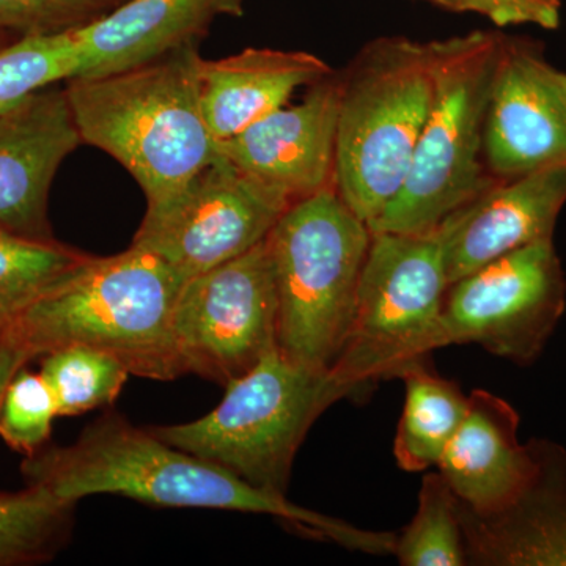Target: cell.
Wrapping results in <instances>:
<instances>
[{"instance_id":"cell-1","label":"cell","mask_w":566,"mask_h":566,"mask_svg":"<svg viewBox=\"0 0 566 566\" xmlns=\"http://www.w3.org/2000/svg\"><path fill=\"white\" fill-rule=\"evenodd\" d=\"M29 485L77 504L98 494L122 495L170 509L229 510L277 517L301 534L375 556L394 554L397 535L364 531L270 493L167 444L150 428H137L117 412L88 424L74 444L48 447L22 463Z\"/></svg>"},{"instance_id":"cell-2","label":"cell","mask_w":566,"mask_h":566,"mask_svg":"<svg viewBox=\"0 0 566 566\" xmlns=\"http://www.w3.org/2000/svg\"><path fill=\"white\" fill-rule=\"evenodd\" d=\"M185 283L161 256L139 245L87 255L0 331L32 359L87 346L117 357L132 375L170 381L182 375L174 315Z\"/></svg>"},{"instance_id":"cell-3","label":"cell","mask_w":566,"mask_h":566,"mask_svg":"<svg viewBox=\"0 0 566 566\" xmlns=\"http://www.w3.org/2000/svg\"><path fill=\"white\" fill-rule=\"evenodd\" d=\"M199 46L136 69L66 81L82 144L106 151L133 175L147 211L170 202L218 155L200 103Z\"/></svg>"},{"instance_id":"cell-4","label":"cell","mask_w":566,"mask_h":566,"mask_svg":"<svg viewBox=\"0 0 566 566\" xmlns=\"http://www.w3.org/2000/svg\"><path fill=\"white\" fill-rule=\"evenodd\" d=\"M505 36L475 31L428 41L433 99L403 188L371 233H430L497 185L483 159L488 103Z\"/></svg>"},{"instance_id":"cell-5","label":"cell","mask_w":566,"mask_h":566,"mask_svg":"<svg viewBox=\"0 0 566 566\" xmlns=\"http://www.w3.org/2000/svg\"><path fill=\"white\" fill-rule=\"evenodd\" d=\"M334 188L370 226L411 169L433 99L430 43L381 36L340 74Z\"/></svg>"},{"instance_id":"cell-6","label":"cell","mask_w":566,"mask_h":566,"mask_svg":"<svg viewBox=\"0 0 566 566\" xmlns=\"http://www.w3.org/2000/svg\"><path fill=\"white\" fill-rule=\"evenodd\" d=\"M370 227L334 186L290 205L268 234L277 293V352L331 371L352 329Z\"/></svg>"},{"instance_id":"cell-7","label":"cell","mask_w":566,"mask_h":566,"mask_svg":"<svg viewBox=\"0 0 566 566\" xmlns=\"http://www.w3.org/2000/svg\"><path fill=\"white\" fill-rule=\"evenodd\" d=\"M345 397L352 394L331 371L312 370L274 349L229 382L221 403L208 415L150 430L253 486L286 495L305 436Z\"/></svg>"},{"instance_id":"cell-8","label":"cell","mask_w":566,"mask_h":566,"mask_svg":"<svg viewBox=\"0 0 566 566\" xmlns=\"http://www.w3.org/2000/svg\"><path fill=\"white\" fill-rule=\"evenodd\" d=\"M447 279L438 232H379L365 260L352 329L331 374L349 390L400 378L446 348L442 307Z\"/></svg>"},{"instance_id":"cell-9","label":"cell","mask_w":566,"mask_h":566,"mask_svg":"<svg viewBox=\"0 0 566 566\" xmlns=\"http://www.w3.org/2000/svg\"><path fill=\"white\" fill-rule=\"evenodd\" d=\"M566 311V277L554 240L539 241L483 264L447 289L444 346L479 345L527 367Z\"/></svg>"},{"instance_id":"cell-10","label":"cell","mask_w":566,"mask_h":566,"mask_svg":"<svg viewBox=\"0 0 566 566\" xmlns=\"http://www.w3.org/2000/svg\"><path fill=\"white\" fill-rule=\"evenodd\" d=\"M174 342L182 375L223 387L277 349V293L266 240L182 285Z\"/></svg>"},{"instance_id":"cell-11","label":"cell","mask_w":566,"mask_h":566,"mask_svg":"<svg viewBox=\"0 0 566 566\" xmlns=\"http://www.w3.org/2000/svg\"><path fill=\"white\" fill-rule=\"evenodd\" d=\"M290 205L218 153L175 199L145 212L133 244L188 282L266 240Z\"/></svg>"},{"instance_id":"cell-12","label":"cell","mask_w":566,"mask_h":566,"mask_svg":"<svg viewBox=\"0 0 566 566\" xmlns=\"http://www.w3.org/2000/svg\"><path fill=\"white\" fill-rule=\"evenodd\" d=\"M340 87V74L311 85L303 102L271 112L243 133L216 142V150L292 205L331 188Z\"/></svg>"},{"instance_id":"cell-13","label":"cell","mask_w":566,"mask_h":566,"mask_svg":"<svg viewBox=\"0 0 566 566\" xmlns=\"http://www.w3.org/2000/svg\"><path fill=\"white\" fill-rule=\"evenodd\" d=\"M534 44L505 36L488 103L483 159L497 180L566 163V103Z\"/></svg>"},{"instance_id":"cell-14","label":"cell","mask_w":566,"mask_h":566,"mask_svg":"<svg viewBox=\"0 0 566 566\" xmlns=\"http://www.w3.org/2000/svg\"><path fill=\"white\" fill-rule=\"evenodd\" d=\"M81 144L65 88H43L0 114L2 229L54 240L48 218L52 181Z\"/></svg>"},{"instance_id":"cell-15","label":"cell","mask_w":566,"mask_h":566,"mask_svg":"<svg viewBox=\"0 0 566 566\" xmlns=\"http://www.w3.org/2000/svg\"><path fill=\"white\" fill-rule=\"evenodd\" d=\"M566 205V163L499 181L439 226L447 279L464 277L505 253L554 240Z\"/></svg>"},{"instance_id":"cell-16","label":"cell","mask_w":566,"mask_h":566,"mask_svg":"<svg viewBox=\"0 0 566 566\" xmlns=\"http://www.w3.org/2000/svg\"><path fill=\"white\" fill-rule=\"evenodd\" d=\"M531 442L535 472L512 504L479 515L458 501L468 565L566 566V450Z\"/></svg>"},{"instance_id":"cell-17","label":"cell","mask_w":566,"mask_h":566,"mask_svg":"<svg viewBox=\"0 0 566 566\" xmlns=\"http://www.w3.org/2000/svg\"><path fill=\"white\" fill-rule=\"evenodd\" d=\"M520 423L509 401L476 389L469 395L463 422L436 465L458 501L479 515L512 504L534 475V447L520 441Z\"/></svg>"},{"instance_id":"cell-18","label":"cell","mask_w":566,"mask_h":566,"mask_svg":"<svg viewBox=\"0 0 566 566\" xmlns=\"http://www.w3.org/2000/svg\"><path fill=\"white\" fill-rule=\"evenodd\" d=\"M243 14L244 0H128L73 32L77 76L120 73L181 48L200 46L212 22Z\"/></svg>"},{"instance_id":"cell-19","label":"cell","mask_w":566,"mask_h":566,"mask_svg":"<svg viewBox=\"0 0 566 566\" xmlns=\"http://www.w3.org/2000/svg\"><path fill=\"white\" fill-rule=\"evenodd\" d=\"M334 71L318 55L268 48L200 62V103L216 142L243 133L271 112L281 109L297 88L311 87Z\"/></svg>"},{"instance_id":"cell-20","label":"cell","mask_w":566,"mask_h":566,"mask_svg":"<svg viewBox=\"0 0 566 566\" xmlns=\"http://www.w3.org/2000/svg\"><path fill=\"white\" fill-rule=\"evenodd\" d=\"M405 406L394 442L397 464L406 472H427L438 465L465 411L469 395L450 379L436 375L427 363L408 368Z\"/></svg>"},{"instance_id":"cell-21","label":"cell","mask_w":566,"mask_h":566,"mask_svg":"<svg viewBox=\"0 0 566 566\" xmlns=\"http://www.w3.org/2000/svg\"><path fill=\"white\" fill-rule=\"evenodd\" d=\"M74 510L41 486L0 494V566L51 560L70 539Z\"/></svg>"},{"instance_id":"cell-22","label":"cell","mask_w":566,"mask_h":566,"mask_svg":"<svg viewBox=\"0 0 566 566\" xmlns=\"http://www.w3.org/2000/svg\"><path fill=\"white\" fill-rule=\"evenodd\" d=\"M87 256L57 243L0 227V329Z\"/></svg>"},{"instance_id":"cell-23","label":"cell","mask_w":566,"mask_h":566,"mask_svg":"<svg viewBox=\"0 0 566 566\" xmlns=\"http://www.w3.org/2000/svg\"><path fill=\"white\" fill-rule=\"evenodd\" d=\"M394 556L403 566L468 565L458 499L441 472H424L416 515L397 535Z\"/></svg>"},{"instance_id":"cell-24","label":"cell","mask_w":566,"mask_h":566,"mask_svg":"<svg viewBox=\"0 0 566 566\" xmlns=\"http://www.w3.org/2000/svg\"><path fill=\"white\" fill-rule=\"evenodd\" d=\"M43 357L41 376L54 395L59 416L111 406L132 375L117 357L87 346H69Z\"/></svg>"},{"instance_id":"cell-25","label":"cell","mask_w":566,"mask_h":566,"mask_svg":"<svg viewBox=\"0 0 566 566\" xmlns=\"http://www.w3.org/2000/svg\"><path fill=\"white\" fill-rule=\"evenodd\" d=\"M80 71L73 32L22 36L0 48V114Z\"/></svg>"},{"instance_id":"cell-26","label":"cell","mask_w":566,"mask_h":566,"mask_svg":"<svg viewBox=\"0 0 566 566\" xmlns=\"http://www.w3.org/2000/svg\"><path fill=\"white\" fill-rule=\"evenodd\" d=\"M57 405L43 376L18 371L0 406V438L18 452L33 455L46 444Z\"/></svg>"},{"instance_id":"cell-27","label":"cell","mask_w":566,"mask_h":566,"mask_svg":"<svg viewBox=\"0 0 566 566\" xmlns=\"http://www.w3.org/2000/svg\"><path fill=\"white\" fill-rule=\"evenodd\" d=\"M128 0H0V32L20 36L76 32Z\"/></svg>"},{"instance_id":"cell-28","label":"cell","mask_w":566,"mask_h":566,"mask_svg":"<svg viewBox=\"0 0 566 566\" xmlns=\"http://www.w3.org/2000/svg\"><path fill=\"white\" fill-rule=\"evenodd\" d=\"M562 0H455L457 13H475L497 28L536 25L554 31L560 25Z\"/></svg>"},{"instance_id":"cell-29","label":"cell","mask_w":566,"mask_h":566,"mask_svg":"<svg viewBox=\"0 0 566 566\" xmlns=\"http://www.w3.org/2000/svg\"><path fill=\"white\" fill-rule=\"evenodd\" d=\"M31 359V354L0 331V406L11 379Z\"/></svg>"},{"instance_id":"cell-30","label":"cell","mask_w":566,"mask_h":566,"mask_svg":"<svg viewBox=\"0 0 566 566\" xmlns=\"http://www.w3.org/2000/svg\"><path fill=\"white\" fill-rule=\"evenodd\" d=\"M543 73H545L546 80L553 84L558 95L564 98L566 103V73L565 71L557 70L556 66L551 65L546 61H543Z\"/></svg>"},{"instance_id":"cell-31","label":"cell","mask_w":566,"mask_h":566,"mask_svg":"<svg viewBox=\"0 0 566 566\" xmlns=\"http://www.w3.org/2000/svg\"><path fill=\"white\" fill-rule=\"evenodd\" d=\"M420 2L431 3V6L441 7V9L455 11V0H420Z\"/></svg>"}]
</instances>
